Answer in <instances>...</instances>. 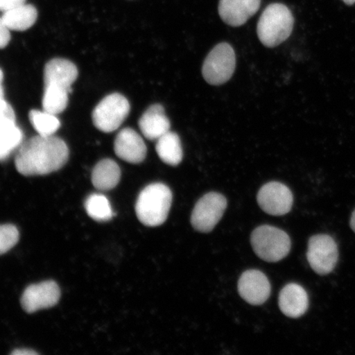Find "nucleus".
<instances>
[{"instance_id":"20","label":"nucleus","mask_w":355,"mask_h":355,"mask_svg":"<svg viewBox=\"0 0 355 355\" xmlns=\"http://www.w3.org/2000/svg\"><path fill=\"white\" fill-rule=\"evenodd\" d=\"M69 92L55 86H44L42 106L53 114L64 112L69 104Z\"/></svg>"},{"instance_id":"12","label":"nucleus","mask_w":355,"mask_h":355,"mask_svg":"<svg viewBox=\"0 0 355 355\" xmlns=\"http://www.w3.org/2000/svg\"><path fill=\"white\" fill-rule=\"evenodd\" d=\"M114 148L119 158L131 164L143 162L148 152L143 137L130 128H123L118 133Z\"/></svg>"},{"instance_id":"27","label":"nucleus","mask_w":355,"mask_h":355,"mask_svg":"<svg viewBox=\"0 0 355 355\" xmlns=\"http://www.w3.org/2000/svg\"><path fill=\"white\" fill-rule=\"evenodd\" d=\"M25 3L26 0H0V11L3 12Z\"/></svg>"},{"instance_id":"31","label":"nucleus","mask_w":355,"mask_h":355,"mask_svg":"<svg viewBox=\"0 0 355 355\" xmlns=\"http://www.w3.org/2000/svg\"><path fill=\"white\" fill-rule=\"evenodd\" d=\"M343 1L347 6H353L355 3V0H343Z\"/></svg>"},{"instance_id":"16","label":"nucleus","mask_w":355,"mask_h":355,"mask_svg":"<svg viewBox=\"0 0 355 355\" xmlns=\"http://www.w3.org/2000/svg\"><path fill=\"white\" fill-rule=\"evenodd\" d=\"M139 125L141 133L148 140H158L171 130L170 119L166 115L165 109L159 104L150 105L139 119Z\"/></svg>"},{"instance_id":"25","label":"nucleus","mask_w":355,"mask_h":355,"mask_svg":"<svg viewBox=\"0 0 355 355\" xmlns=\"http://www.w3.org/2000/svg\"><path fill=\"white\" fill-rule=\"evenodd\" d=\"M10 40V30L3 24L2 17H0V49L6 48Z\"/></svg>"},{"instance_id":"28","label":"nucleus","mask_w":355,"mask_h":355,"mask_svg":"<svg viewBox=\"0 0 355 355\" xmlns=\"http://www.w3.org/2000/svg\"><path fill=\"white\" fill-rule=\"evenodd\" d=\"M11 354L13 355H35L38 354L37 352H35L34 350L32 349H16L15 352H12Z\"/></svg>"},{"instance_id":"6","label":"nucleus","mask_w":355,"mask_h":355,"mask_svg":"<svg viewBox=\"0 0 355 355\" xmlns=\"http://www.w3.org/2000/svg\"><path fill=\"white\" fill-rule=\"evenodd\" d=\"M130 112V104L125 96L113 93L105 96L93 110L92 121L97 130L104 132L117 130Z\"/></svg>"},{"instance_id":"18","label":"nucleus","mask_w":355,"mask_h":355,"mask_svg":"<svg viewBox=\"0 0 355 355\" xmlns=\"http://www.w3.org/2000/svg\"><path fill=\"white\" fill-rule=\"evenodd\" d=\"M121 177V168L118 164L113 159H105L93 168L92 182L96 189L109 191L116 187Z\"/></svg>"},{"instance_id":"4","label":"nucleus","mask_w":355,"mask_h":355,"mask_svg":"<svg viewBox=\"0 0 355 355\" xmlns=\"http://www.w3.org/2000/svg\"><path fill=\"white\" fill-rule=\"evenodd\" d=\"M251 243L255 254L269 263L285 259L291 248L288 235L270 225H261L255 229L251 235Z\"/></svg>"},{"instance_id":"15","label":"nucleus","mask_w":355,"mask_h":355,"mask_svg":"<svg viewBox=\"0 0 355 355\" xmlns=\"http://www.w3.org/2000/svg\"><path fill=\"white\" fill-rule=\"evenodd\" d=\"M309 296L298 284L291 283L284 287L279 295V307L286 316L298 318L307 312Z\"/></svg>"},{"instance_id":"8","label":"nucleus","mask_w":355,"mask_h":355,"mask_svg":"<svg viewBox=\"0 0 355 355\" xmlns=\"http://www.w3.org/2000/svg\"><path fill=\"white\" fill-rule=\"evenodd\" d=\"M338 247L328 234L314 235L308 244L307 259L315 272L321 276L329 274L338 261Z\"/></svg>"},{"instance_id":"1","label":"nucleus","mask_w":355,"mask_h":355,"mask_svg":"<svg viewBox=\"0 0 355 355\" xmlns=\"http://www.w3.org/2000/svg\"><path fill=\"white\" fill-rule=\"evenodd\" d=\"M69 157V150L64 140L55 136L38 135L21 145L15 166L22 175H44L60 170Z\"/></svg>"},{"instance_id":"26","label":"nucleus","mask_w":355,"mask_h":355,"mask_svg":"<svg viewBox=\"0 0 355 355\" xmlns=\"http://www.w3.org/2000/svg\"><path fill=\"white\" fill-rule=\"evenodd\" d=\"M15 149L6 141H0V162L6 161Z\"/></svg>"},{"instance_id":"21","label":"nucleus","mask_w":355,"mask_h":355,"mask_svg":"<svg viewBox=\"0 0 355 355\" xmlns=\"http://www.w3.org/2000/svg\"><path fill=\"white\" fill-rule=\"evenodd\" d=\"M29 119L39 135L53 136L60 128V121L55 114L37 110H31Z\"/></svg>"},{"instance_id":"10","label":"nucleus","mask_w":355,"mask_h":355,"mask_svg":"<svg viewBox=\"0 0 355 355\" xmlns=\"http://www.w3.org/2000/svg\"><path fill=\"white\" fill-rule=\"evenodd\" d=\"M60 298V291L53 281L44 282L26 288L21 299V307L26 313L49 309L57 304Z\"/></svg>"},{"instance_id":"5","label":"nucleus","mask_w":355,"mask_h":355,"mask_svg":"<svg viewBox=\"0 0 355 355\" xmlns=\"http://www.w3.org/2000/svg\"><path fill=\"white\" fill-rule=\"evenodd\" d=\"M236 67V56L228 43L217 44L204 61L202 76L211 85L219 86L232 78Z\"/></svg>"},{"instance_id":"7","label":"nucleus","mask_w":355,"mask_h":355,"mask_svg":"<svg viewBox=\"0 0 355 355\" xmlns=\"http://www.w3.org/2000/svg\"><path fill=\"white\" fill-rule=\"evenodd\" d=\"M227 207V200L218 193L211 192L199 199L191 216V224L199 232H211L219 223Z\"/></svg>"},{"instance_id":"24","label":"nucleus","mask_w":355,"mask_h":355,"mask_svg":"<svg viewBox=\"0 0 355 355\" xmlns=\"http://www.w3.org/2000/svg\"><path fill=\"white\" fill-rule=\"evenodd\" d=\"M16 126L15 110L6 100L0 101V137L7 135Z\"/></svg>"},{"instance_id":"11","label":"nucleus","mask_w":355,"mask_h":355,"mask_svg":"<svg viewBox=\"0 0 355 355\" xmlns=\"http://www.w3.org/2000/svg\"><path fill=\"white\" fill-rule=\"evenodd\" d=\"M238 291L242 299L252 305H261L268 300L270 284L259 270H248L239 279Z\"/></svg>"},{"instance_id":"30","label":"nucleus","mask_w":355,"mask_h":355,"mask_svg":"<svg viewBox=\"0 0 355 355\" xmlns=\"http://www.w3.org/2000/svg\"><path fill=\"white\" fill-rule=\"evenodd\" d=\"M4 100L3 88L2 85H0V101Z\"/></svg>"},{"instance_id":"3","label":"nucleus","mask_w":355,"mask_h":355,"mask_svg":"<svg viewBox=\"0 0 355 355\" xmlns=\"http://www.w3.org/2000/svg\"><path fill=\"white\" fill-rule=\"evenodd\" d=\"M294 24V16L285 4L272 3L261 13L257 35L265 46L276 47L291 37Z\"/></svg>"},{"instance_id":"32","label":"nucleus","mask_w":355,"mask_h":355,"mask_svg":"<svg viewBox=\"0 0 355 355\" xmlns=\"http://www.w3.org/2000/svg\"><path fill=\"white\" fill-rule=\"evenodd\" d=\"M3 79V71L1 69H0V85H2Z\"/></svg>"},{"instance_id":"17","label":"nucleus","mask_w":355,"mask_h":355,"mask_svg":"<svg viewBox=\"0 0 355 355\" xmlns=\"http://www.w3.org/2000/svg\"><path fill=\"white\" fill-rule=\"evenodd\" d=\"M38 12L32 4H21V6L3 12L1 16L3 24L10 31L24 32L28 30L37 21Z\"/></svg>"},{"instance_id":"9","label":"nucleus","mask_w":355,"mask_h":355,"mask_svg":"<svg viewBox=\"0 0 355 355\" xmlns=\"http://www.w3.org/2000/svg\"><path fill=\"white\" fill-rule=\"evenodd\" d=\"M261 210L272 216H284L290 212L294 198L290 189L279 182L266 184L257 193Z\"/></svg>"},{"instance_id":"13","label":"nucleus","mask_w":355,"mask_h":355,"mask_svg":"<svg viewBox=\"0 0 355 355\" xmlns=\"http://www.w3.org/2000/svg\"><path fill=\"white\" fill-rule=\"evenodd\" d=\"M78 76V70L73 62L65 59H53L49 61L44 69V86H55L72 91L73 83Z\"/></svg>"},{"instance_id":"29","label":"nucleus","mask_w":355,"mask_h":355,"mask_svg":"<svg viewBox=\"0 0 355 355\" xmlns=\"http://www.w3.org/2000/svg\"><path fill=\"white\" fill-rule=\"evenodd\" d=\"M350 227L353 230V232L355 233V209L352 213V218H350Z\"/></svg>"},{"instance_id":"22","label":"nucleus","mask_w":355,"mask_h":355,"mask_svg":"<svg viewBox=\"0 0 355 355\" xmlns=\"http://www.w3.org/2000/svg\"><path fill=\"white\" fill-rule=\"evenodd\" d=\"M85 208L88 216L96 221H107L114 216L108 198L102 194L90 195L86 200Z\"/></svg>"},{"instance_id":"2","label":"nucleus","mask_w":355,"mask_h":355,"mask_svg":"<svg viewBox=\"0 0 355 355\" xmlns=\"http://www.w3.org/2000/svg\"><path fill=\"white\" fill-rule=\"evenodd\" d=\"M172 203V193L167 185L154 183L146 186L137 198V219L149 227L162 225L167 219Z\"/></svg>"},{"instance_id":"19","label":"nucleus","mask_w":355,"mask_h":355,"mask_svg":"<svg viewBox=\"0 0 355 355\" xmlns=\"http://www.w3.org/2000/svg\"><path fill=\"white\" fill-rule=\"evenodd\" d=\"M155 150L159 157L168 166L180 165L184 153L179 135L168 131L157 140Z\"/></svg>"},{"instance_id":"23","label":"nucleus","mask_w":355,"mask_h":355,"mask_svg":"<svg viewBox=\"0 0 355 355\" xmlns=\"http://www.w3.org/2000/svg\"><path fill=\"white\" fill-rule=\"evenodd\" d=\"M19 239V230L12 225H0V255L6 254Z\"/></svg>"},{"instance_id":"14","label":"nucleus","mask_w":355,"mask_h":355,"mask_svg":"<svg viewBox=\"0 0 355 355\" xmlns=\"http://www.w3.org/2000/svg\"><path fill=\"white\" fill-rule=\"evenodd\" d=\"M261 0H220L218 12L222 21L232 26H241L259 11Z\"/></svg>"}]
</instances>
